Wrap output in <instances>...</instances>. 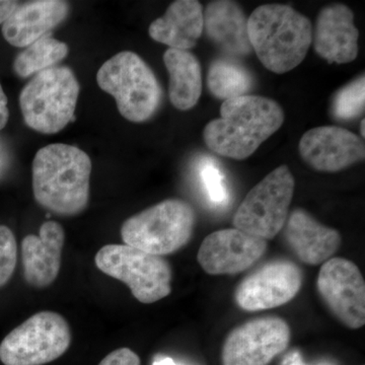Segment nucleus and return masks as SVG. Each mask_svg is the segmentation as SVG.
<instances>
[{"label":"nucleus","mask_w":365,"mask_h":365,"mask_svg":"<svg viewBox=\"0 0 365 365\" xmlns=\"http://www.w3.org/2000/svg\"><path fill=\"white\" fill-rule=\"evenodd\" d=\"M98 365H140V359L135 352L123 347L108 354Z\"/></svg>","instance_id":"nucleus-27"},{"label":"nucleus","mask_w":365,"mask_h":365,"mask_svg":"<svg viewBox=\"0 0 365 365\" xmlns=\"http://www.w3.org/2000/svg\"><path fill=\"white\" fill-rule=\"evenodd\" d=\"M153 365H179L177 364L176 362L174 361L170 357H162V359H158L153 361Z\"/></svg>","instance_id":"nucleus-31"},{"label":"nucleus","mask_w":365,"mask_h":365,"mask_svg":"<svg viewBox=\"0 0 365 365\" xmlns=\"http://www.w3.org/2000/svg\"><path fill=\"white\" fill-rule=\"evenodd\" d=\"M6 165V151L2 148L1 144H0V174L4 172V168Z\"/></svg>","instance_id":"nucleus-32"},{"label":"nucleus","mask_w":365,"mask_h":365,"mask_svg":"<svg viewBox=\"0 0 365 365\" xmlns=\"http://www.w3.org/2000/svg\"><path fill=\"white\" fill-rule=\"evenodd\" d=\"M78 95V79L68 67L54 66L39 72L20 96L26 125L40 133L61 131L73 120Z\"/></svg>","instance_id":"nucleus-6"},{"label":"nucleus","mask_w":365,"mask_h":365,"mask_svg":"<svg viewBox=\"0 0 365 365\" xmlns=\"http://www.w3.org/2000/svg\"><path fill=\"white\" fill-rule=\"evenodd\" d=\"M294 178L280 165L247 194L234 216L235 228L262 240H272L284 227L294 198Z\"/></svg>","instance_id":"nucleus-8"},{"label":"nucleus","mask_w":365,"mask_h":365,"mask_svg":"<svg viewBox=\"0 0 365 365\" xmlns=\"http://www.w3.org/2000/svg\"><path fill=\"white\" fill-rule=\"evenodd\" d=\"M364 104L365 78L362 76L336 93L332 104L333 114L340 120L354 119L364 112Z\"/></svg>","instance_id":"nucleus-24"},{"label":"nucleus","mask_w":365,"mask_h":365,"mask_svg":"<svg viewBox=\"0 0 365 365\" xmlns=\"http://www.w3.org/2000/svg\"><path fill=\"white\" fill-rule=\"evenodd\" d=\"M19 6L18 2L9 0H0V24L6 23Z\"/></svg>","instance_id":"nucleus-29"},{"label":"nucleus","mask_w":365,"mask_h":365,"mask_svg":"<svg viewBox=\"0 0 365 365\" xmlns=\"http://www.w3.org/2000/svg\"><path fill=\"white\" fill-rule=\"evenodd\" d=\"M284 112L275 101L247 95L225 101L220 118L204 129L206 145L217 155L242 160L251 157L262 143L279 130Z\"/></svg>","instance_id":"nucleus-1"},{"label":"nucleus","mask_w":365,"mask_h":365,"mask_svg":"<svg viewBox=\"0 0 365 365\" xmlns=\"http://www.w3.org/2000/svg\"><path fill=\"white\" fill-rule=\"evenodd\" d=\"M18 261L16 237L9 227L0 225V287L11 279Z\"/></svg>","instance_id":"nucleus-26"},{"label":"nucleus","mask_w":365,"mask_h":365,"mask_svg":"<svg viewBox=\"0 0 365 365\" xmlns=\"http://www.w3.org/2000/svg\"><path fill=\"white\" fill-rule=\"evenodd\" d=\"M359 32L354 14L345 4L324 7L317 19L314 50L328 63L345 64L359 55Z\"/></svg>","instance_id":"nucleus-15"},{"label":"nucleus","mask_w":365,"mask_h":365,"mask_svg":"<svg viewBox=\"0 0 365 365\" xmlns=\"http://www.w3.org/2000/svg\"><path fill=\"white\" fill-rule=\"evenodd\" d=\"M9 112L7 109V98L0 85V130L6 127L9 121Z\"/></svg>","instance_id":"nucleus-30"},{"label":"nucleus","mask_w":365,"mask_h":365,"mask_svg":"<svg viewBox=\"0 0 365 365\" xmlns=\"http://www.w3.org/2000/svg\"><path fill=\"white\" fill-rule=\"evenodd\" d=\"M195 222L192 205L181 199H168L128 218L122 225L121 237L125 245L163 257L188 244Z\"/></svg>","instance_id":"nucleus-5"},{"label":"nucleus","mask_w":365,"mask_h":365,"mask_svg":"<svg viewBox=\"0 0 365 365\" xmlns=\"http://www.w3.org/2000/svg\"><path fill=\"white\" fill-rule=\"evenodd\" d=\"M304 282L302 269L287 259L263 264L242 280L235 292L237 306L247 312L265 311L287 304Z\"/></svg>","instance_id":"nucleus-12"},{"label":"nucleus","mask_w":365,"mask_h":365,"mask_svg":"<svg viewBox=\"0 0 365 365\" xmlns=\"http://www.w3.org/2000/svg\"><path fill=\"white\" fill-rule=\"evenodd\" d=\"M98 85L116 100L120 114L135 123L155 115L162 88L150 67L136 53H118L98 69Z\"/></svg>","instance_id":"nucleus-4"},{"label":"nucleus","mask_w":365,"mask_h":365,"mask_svg":"<svg viewBox=\"0 0 365 365\" xmlns=\"http://www.w3.org/2000/svg\"><path fill=\"white\" fill-rule=\"evenodd\" d=\"M64 242L66 232L56 222L43 223L39 235H26L21 242V261L29 284L43 288L54 282L61 267Z\"/></svg>","instance_id":"nucleus-16"},{"label":"nucleus","mask_w":365,"mask_h":365,"mask_svg":"<svg viewBox=\"0 0 365 365\" xmlns=\"http://www.w3.org/2000/svg\"><path fill=\"white\" fill-rule=\"evenodd\" d=\"M281 365H338L335 361L330 359L319 360L317 364H309L302 359V354L297 350L288 353L285 355Z\"/></svg>","instance_id":"nucleus-28"},{"label":"nucleus","mask_w":365,"mask_h":365,"mask_svg":"<svg viewBox=\"0 0 365 365\" xmlns=\"http://www.w3.org/2000/svg\"><path fill=\"white\" fill-rule=\"evenodd\" d=\"M290 328L279 317L250 319L230 331L223 343L222 365H268L287 349Z\"/></svg>","instance_id":"nucleus-10"},{"label":"nucleus","mask_w":365,"mask_h":365,"mask_svg":"<svg viewBox=\"0 0 365 365\" xmlns=\"http://www.w3.org/2000/svg\"><path fill=\"white\" fill-rule=\"evenodd\" d=\"M204 30L209 39L230 57H245L252 52L248 19L234 1L216 0L203 11Z\"/></svg>","instance_id":"nucleus-19"},{"label":"nucleus","mask_w":365,"mask_h":365,"mask_svg":"<svg viewBox=\"0 0 365 365\" xmlns=\"http://www.w3.org/2000/svg\"><path fill=\"white\" fill-rule=\"evenodd\" d=\"M364 122L365 120H362L361 126H360V133H361L362 137H364Z\"/></svg>","instance_id":"nucleus-33"},{"label":"nucleus","mask_w":365,"mask_h":365,"mask_svg":"<svg viewBox=\"0 0 365 365\" xmlns=\"http://www.w3.org/2000/svg\"><path fill=\"white\" fill-rule=\"evenodd\" d=\"M287 246L302 263L319 265L332 258L341 245L339 232L327 227L304 209H295L283 227Z\"/></svg>","instance_id":"nucleus-17"},{"label":"nucleus","mask_w":365,"mask_h":365,"mask_svg":"<svg viewBox=\"0 0 365 365\" xmlns=\"http://www.w3.org/2000/svg\"><path fill=\"white\" fill-rule=\"evenodd\" d=\"M91 158L68 144L41 148L33 162V191L42 207L61 215L85 210L90 199Z\"/></svg>","instance_id":"nucleus-2"},{"label":"nucleus","mask_w":365,"mask_h":365,"mask_svg":"<svg viewBox=\"0 0 365 365\" xmlns=\"http://www.w3.org/2000/svg\"><path fill=\"white\" fill-rule=\"evenodd\" d=\"M203 31V9L196 0L173 2L163 16L153 21L148 29L151 39L181 51L195 47Z\"/></svg>","instance_id":"nucleus-20"},{"label":"nucleus","mask_w":365,"mask_h":365,"mask_svg":"<svg viewBox=\"0 0 365 365\" xmlns=\"http://www.w3.org/2000/svg\"><path fill=\"white\" fill-rule=\"evenodd\" d=\"M68 54V46L51 37H43L28 46L14 60V69L21 78L54 67Z\"/></svg>","instance_id":"nucleus-23"},{"label":"nucleus","mask_w":365,"mask_h":365,"mask_svg":"<svg viewBox=\"0 0 365 365\" xmlns=\"http://www.w3.org/2000/svg\"><path fill=\"white\" fill-rule=\"evenodd\" d=\"M252 50L268 71L283 74L299 66L313 42L311 21L292 6L264 4L248 19Z\"/></svg>","instance_id":"nucleus-3"},{"label":"nucleus","mask_w":365,"mask_h":365,"mask_svg":"<svg viewBox=\"0 0 365 365\" xmlns=\"http://www.w3.org/2000/svg\"><path fill=\"white\" fill-rule=\"evenodd\" d=\"M302 160L319 172L336 173L364 160L365 146L360 137L337 126L307 131L299 141Z\"/></svg>","instance_id":"nucleus-14"},{"label":"nucleus","mask_w":365,"mask_h":365,"mask_svg":"<svg viewBox=\"0 0 365 365\" xmlns=\"http://www.w3.org/2000/svg\"><path fill=\"white\" fill-rule=\"evenodd\" d=\"M317 287L321 299L341 323L352 330L365 324V282L356 264L329 259L319 269Z\"/></svg>","instance_id":"nucleus-11"},{"label":"nucleus","mask_w":365,"mask_h":365,"mask_svg":"<svg viewBox=\"0 0 365 365\" xmlns=\"http://www.w3.org/2000/svg\"><path fill=\"white\" fill-rule=\"evenodd\" d=\"M200 179L209 200L215 204H225L228 199L225 176L211 160H204L200 165Z\"/></svg>","instance_id":"nucleus-25"},{"label":"nucleus","mask_w":365,"mask_h":365,"mask_svg":"<svg viewBox=\"0 0 365 365\" xmlns=\"http://www.w3.org/2000/svg\"><path fill=\"white\" fill-rule=\"evenodd\" d=\"M266 250L265 240L237 228H227L204 239L197 260L209 275H235L255 265Z\"/></svg>","instance_id":"nucleus-13"},{"label":"nucleus","mask_w":365,"mask_h":365,"mask_svg":"<svg viewBox=\"0 0 365 365\" xmlns=\"http://www.w3.org/2000/svg\"><path fill=\"white\" fill-rule=\"evenodd\" d=\"M71 332L68 323L55 312H40L14 329L0 344L4 365H44L68 350Z\"/></svg>","instance_id":"nucleus-9"},{"label":"nucleus","mask_w":365,"mask_h":365,"mask_svg":"<svg viewBox=\"0 0 365 365\" xmlns=\"http://www.w3.org/2000/svg\"><path fill=\"white\" fill-rule=\"evenodd\" d=\"M68 4L40 0L16 7L2 26V35L14 47H28L66 20Z\"/></svg>","instance_id":"nucleus-18"},{"label":"nucleus","mask_w":365,"mask_h":365,"mask_svg":"<svg viewBox=\"0 0 365 365\" xmlns=\"http://www.w3.org/2000/svg\"><path fill=\"white\" fill-rule=\"evenodd\" d=\"M95 262L102 272L130 288L143 304H153L172 292V268L163 257L128 245H107L96 255Z\"/></svg>","instance_id":"nucleus-7"},{"label":"nucleus","mask_w":365,"mask_h":365,"mask_svg":"<svg viewBox=\"0 0 365 365\" xmlns=\"http://www.w3.org/2000/svg\"><path fill=\"white\" fill-rule=\"evenodd\" d=\"M207 86L215 98L225 102L248 95L253 86V79L239 62L232 59H217L209 67Z\"/></svg>","instance_id":"nucleus-22"},{"label":"nucleus","mask_w":365,"mask_h":365,"mask_svg":"<svg viewBox=\"0 0 365 365\" xmlns=\"http://www.w3.org/2000/svg\"><path fill=\"white\" fill-rule=\"evenodd\" d=\"M163 61L170 74V103L181 111L195 107L202 93L201 66L195 55L189 51L168 49Z\"/></svg>","instance_id":"nucleus-21"}]
</instances>
